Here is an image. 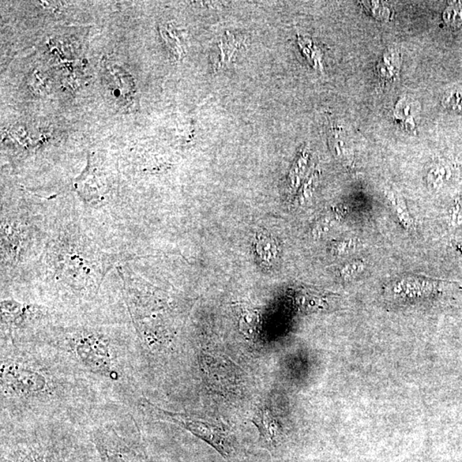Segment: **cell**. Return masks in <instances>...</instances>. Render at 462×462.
<instances>
[{
	"mask_svg": "<svg viewBox=\"0 0 462 462\" xmlns=\"http://www.w3.org/2000/svg\"><path fill=\"white\" fill-rule=\"evenodd\" d=\"M108 251L82 221H56L47 228V238L38 264L45 280L78 296L98 294L109 270L125 261Z\"/></svg>",
	"mask_w": 462,
	"mask_h": 462,
	"instance_id": "cell-1",
	"label": "cell"
},
{
	"mask_svg": "<svg viewBox=\"0 0 462 462\" xmlns=\"http://www.w3.org/2000/svg\"><path fill=\"white\" fill-rule=\"evenodd\" d=\"M41 222L31 209L2 206V277L9 276V279H13L24 273L36 257L40 260L46 245L48 228Z\"/></svg>",
	"mask_w": 462,
	"mask_h": 462,
	"instance_id": "cell-2",
	"label": "cell"
},
{
	"mask_svg": "<svg viewBox=\"0 0 462 462\" xmlns=\"http://www.w3.org/2000/svg\"><path fill=\"white\" fill-rule=\"evenodd\" d=\"M69 346L79 360L95 373L116 374L114 341L99 329L81 328L69 333Z\"/></svg>",
	"mask_w": 462,
	"mask_h": 462,
	"instance_id": "cell-3",
	"label": "cell"
},
{
	"mask_svg": "<svg viewBox=\"0 0 462 462\" xmlns=\"http://www.w3.org/2000/svg\"><path fill=\"white\" fill-rule=\"evenodd\" d=\"M2 392L20 398L47 396L52 390L47 376L29 362L3 360L1 367Z\"/></svg>",
	"mask_w": 462,
	"mask_h": 462,
	"instance_id": "cell-4",
	"label": "cell"
},
{
	"mask_svg": "<svg viewBox=\"0 0 462 462\" xmlns=\"http://www.w3.org/2000/svg\"><path fill=\"white\" fill-rule=\"evenodd\" d=\"M145 404L146 407L151 409L157 418L164 420V422L178 424L183 429L189 431L195 437L211 445L222 456L225 458L231 456L232 446L230 438L222 428L192 415L164 410L148 400H145Z\"/></svg>",
	"mask_w": 462,
	"mask_h": 462,
	"instance_id": "cell-5",
	"label": "cell"
},
{
	"mask_svg": "<svg viewBox=\"0 0 462 462\" xmlns=\"http://www.w3.org/2000/svg\"><path fill=\"white\" fill-rule=\"evenodd\" d=\"M44 314L43 307L33 304H25L14 299H2V325L10 330L24 328Z\"/></svg>",
	"mask_w": 462,
	"mask_h": 462,
	"instance_id": "cell-6",
	"label": "cell"
},
{
	"mask_svg": "<svg viewBox=\"0 0 462 462\" xmlns=\"http://www.w3.org/2000/svg\"><path fill=\"white\" fill-rule=\"evenodd\" d=\"M242 44V40L228 31L220 36L214 45L211 56L214 70L219 71L230 66Z\"/></svg>",
	"mask_w": 462,
	"mask_h": 462,
	"instance_id": "cell-7",
	"label": "cell"
},
{
	"mask_svg": "<svg viewBox=\"0 0 462 462\" xmlns=\"http://www.w3.org/2000/svg\"><path fill=\"white\" fill-rule=\"evenodd\" d=\"M328 140L330 150L336 159L348 167L351 165L354 160V154L345 128L337 122L330 123Z\"/></svg>",
	"mask_w": 462,
	"mask_h": 462,
	"instance_id": "cell-8",
	"label": "cell"
},
{
	"mask_svg": "<svg viewBox=\"0 0 462 462\" xmlns=\"http://www.w3.org/2000/svg\"><path fill=\"white\" fill-rule=\"evenodd\" d=\"M253 422L257 426L261 438L265 445H276L280 438V423L268 408H262L255 415Z\"/></svg>",
	"mask_w": 462,
	"mask_h": 462,
	"instance_id": "cell-9",
	"label": "cell"
},
{
	"mask_svg": "<svg viewBox=\"0 0 462 462\" xmlns=\"http://www.w3.org/2000/svg\"><path fill=\"white\" fill-rule=\"evenodd\" d=\"M385 195L390 208L395 213L400 224L406 230H411L414 227V220L408 212L404 199L397 191L392 189H385Z\"/></svg>",
	"mask_w": 462,
	"mask_h": 462,
	"instance_id": "cell-10",
	"label": "cell"
},
{
	"mask_svg": "<svg viewBox=\"0 0 462 462\" xmlns=\"http://www.w3.org/2000/svg\"><path fill=\"white\" fill-rule=\"evenodd\" d=\"M256 253L264 264L272 265L279 257V249L275 240L266 234L257 236Z\"/></svg>",
	"mask_w": 462,
	"mask_h": 462,
	"instance_id": "cell-11",
	"label": "cell"
},
{
	"mask_svg": "<svg viewBox=\"0 0 462 462\" xmlns=\"http://www.w3.org/2000/svg\"><path fill=\"white\" fill-rule=\"evenodd\" d=\"M101 459L102 462H138L134 459V454L127 452L126 449L109 445L107 443L98 440Z\"/></svg>",
	"mask_w": 462,
	"mask_h": 462,
	"instance_id": "cell-12",
	"label": "cell"
},
{
	"mask_svg": "<svg viewBox=\"0 0 462 462\" xmlns=\"http://www.w3.org/2000/svg\"><path fill=\"white\" fill-rule=\"evenodd\" d=\"M308 159H309V150L303 148L294 164H293L291 172H289L288 184L291 192H294L299 187L306 171Z\"/></svg>",
	"mask_w": 462,
	"mask_h": 462,
	"instance_id": "cell-13",
	"label": "cell"
},
{
	"mask_svg": "<svg viewBox=\"0 0 462 462\" xmlns=\"http://www.w3.org/2000/svg\"><path fill=\"white\" fill-rule=\"evenodd\" d=\"M161 36L169 49L174 54L175 57L181 59L183 54V43L181 36L171 24H167L160 29Z\"/></svg>",
	"mask_w": 462,
	"mask_h": 462,
	"instance_id": "cell-14",
	"label": "cell"
},
{
	"mask_svg": "<svg viewBox=\"0 0 462 462\" xmlns=\"http://www.w3.org/2000/svg\"><path fill=\"white\" fill-rule=\"evenodd\" d=\"M344 212L345 209H337L335 211L330 212L328 215L318 220L317 223L315 224L313 230H311L314 238H321V236L328 234L330 229L332 227V225L337 219L343 216Z\"/></svg>",
	"mask_w": 462,
	"mask_h": 462,
	"instance_id": "cell-15",
	"label": "cell"
},
{
	"mask_svg": "<svg viewBox=\"0 0 462 462\" xmlns=\"http://www.w3.org/2000/svg\"><path fill=\"white\" fill-rule=\"evenodd\" d=\"M398 57L394 51L385 52L381 63L378 66V73L382 77L392 79L396 76L398 70Z\"/></svg>",
	"mask_w": 462,
	"mask_h": 462,
	"instance_id": "cell-16",
	"label": "cell"
},
{
	"mask_svg": "<svg viewBox=\"0 0 462 462\" xmlns=\"http://www.w3.org/2000/svg\"><path fill=\"white\" fill-rule=\"evenodd\" d=\"M367 268V262L363 260H354L347 262L338 270V274L341 280L349 281L355 279V277L364 272Z\"/></svg>",
	"mask_w": 462,
	"mask_h": 462,
	"instance_id": "cell-17",
	"label": "cell"
},
{
	"mask_svg": "<svg viewBox=\"0 0 462 462\" xmlns=\"http://www.w3.org/2000/svg\"><path fill=\"white\" fill-rule=\"evenodd\" d=\"M360 246V242L355 238H347L330 244V251L335 256H345L355 253Z\"/></svg>",
	"mask_w": 462,
	"mask_h": 462,
	"instance_id": "cell-18",
	"label": "cell"
},
{
	"mask_svg": "<svg viewBox=\"0 0 462 462\" xmlns=\"http://www.w3.org/2000/svg\"><path fill=\"white\" fill-rule=\"evenodd\" d=\"M449 172L445 165L435 164L428 171L427 184L431 189L438 190L448 180Z\"/></svg>",
	"mask_w": 462,
	"mask_h": 462,
	"instance_id": "cell-19",
	"label": "cell"
},
{
	"mask_svg": "<svg viewBox=\"0 0 462 462\" xmlns=\"http://www.w3.org/2000/svg\"><path fill=\"white\" fill-rule=\"evenodd\" d=\"M443 20L447 24L454 28L462 26V2L453 3L443 13Z\"/></svg>",
	"mask_w": 462,
	"mask_h": 462,
	"instance_id": "cell-20",
	"label": "cell"
},
{
	"mask_svg": "<svg viewBox=\"0 0 462 462\" xmlns=\"http://www.w3.org/2000/svg\"><path fill=\"white\" fill-rule=\"evenodd\" d=\"M298 43L300 44V47L302 48V52L305 54L308 61H309L315 68H321L322 63L321 62V59H319V56L317 54L318 51H316V48L313 46L311 41L302 39L299 37Z\"/></svg>",
	"mask_w": 462,
	"mask_h": 462,
	"instance_id": "cell-21",
	"label": "cell"
},
{
	"mask_svg": "<svg viewBox=\"0 0 462 462\" xmlns=\"http://www.w3.org/2000/svg\"><path fill=\"white\" fill-rule=\"evenodd\" d=\"M318 180V174L317 171H314L313 174L309 176L307 181L303 184L302 190H300L299 201L300 204H305V203L309 200V199L313 197L314 191L315 187Z\"/></svg>",
	"mask_w": 462,
	"mask_h": 462,
	"instance_id": "cell-22",
	"label": "cell"
},
{
	"mask_svg": "<svg viewBox=\"0 0 462 462\" xmlns=\"http://www.w3.org/2000/svg\"><path fill=\"white\" fill-rule=\"evenodd\" d=\"M449 224L453 227H461L462 225V201H459L452 206L449 211Z\"/></svg>",
	"mask_w": 462,
	"mask_h": 462,
	"instance_id": "cell-23",
	"label": "cell"
},
{
	"mask_svg": "<svg viewBox=\"0 0 462 462\" xmlns=\"http://www.w3.org/2000/svg\"><path fill=\"white\" fill-rule=\"evenodd\" d=\"M443 104L446 107L462 112V93L458 91L449 93L443 99Z\"/></svg>",
	"mask_w": 462,
	"mask_h": 462,
	"instance_id": "cell-24",
	"label": "cell"
}]
</instances>
